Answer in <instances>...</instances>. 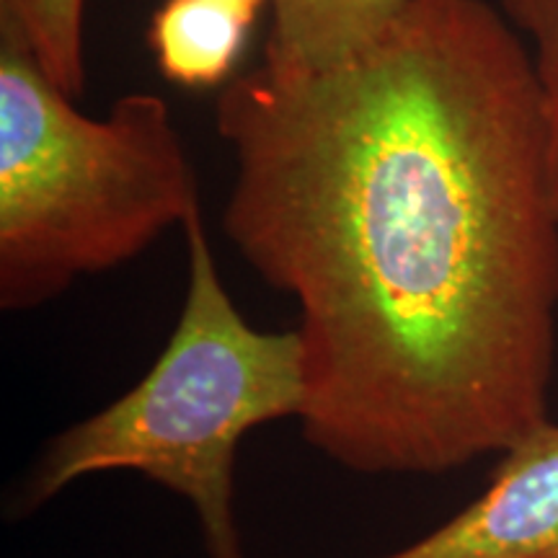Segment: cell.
I'll list each match as a JSON object with an SVG mask.
<instances>
[{
    "mask_svg": "<svg viewBox=\"0 0 558 558\" xmlns=\"http://www.w3.org/2000/svg\"><path fill=\"white\" fill-rule=\"evenodd\" d=\"M222 228L298 303L303 437L362 476H442L548 422L558 215L533 58L484 0H409L316 73L215 107Z\"/></svg>",
    "mask_w": 558,
    "mask_h": 558,
    "instance_id": "1",
    "label": "cell"
},
{
    "mask_svg": "<svg viewBox=\"0 0 558 558\" xmlns=\"http://www.w3.org/2000/svg\"><path fill=\"white\" fill-rule=\"evenodd\" d=\"M190 282L169 344L137 386L47 442L19 492L24 512L104 473H135L192 507L209 558H246L235 460L248 432L303 414L298 331H259L230 300L202 209L186 220Z\"/></svg>",
    "mask_w": 558,
    "mask_h": 558,
    "instance_id": "2",
    "label": "cell"
},
{
    "mask_svg": "<svg viewBox=\"0 0 558 558\" xmlns=\"http://www.w3.org/2000/svg\"><path fill=\"white\" fill-rule=\"evenodd\" d=\"M0 37V308L34 311L122 267L199 209L171 109L122 96L94 120Z\"/></svg>",
    "mask_w": 558,
    "mask_h": 558,
    "instance_id": "3",
    "label": "cell"
},
{
    "mask_svg": "<svg viewBox=\"0 0 558 558\" xmlns=\"http://www.w3.org/2000/svg\"><path fill=\"white\" fill-rule=\"evenodd\" d=\"M380 558H558V424L530 429L469 507Z\"/></svg>",
    "mask_w": 558,
    "mask_h": 558,
    "instance_id": "4",
    "label": "cell"
},
{
    "mask_svg": "<svg viewBox=\"0 0 558 558\" xmlns=\"http://www.w3.org/2000/svg\"><path fill=\"white\" fill-rule=\"evenodd\" d=\"M269 5L264 65L275 73H316L341 65L383 37L409 0H269Z\"/></svg>",
    "mask_w": 558,
    "mask_h": 558,
    "instance_id": "5",
    "label": "cell"
},
{
    "mask_svg": "<svg viewBox=\"0 0 558 558\" xmlns=\"http://www.w3.org/2000/svg\"><path fill=\"white\" fill-rule=\"evenodd\" d=\"M251 24L213 0H166L153 13L148 41L166 78L186 88H213L233 73Z\"/></svg>",
    "mask_w": 558,
    "mask_h": 558,
    "instance_id": "6",
    "label": "cell"
},
{
    "mask_svg": "<svg viewBox=\"0 0 558 558\" xmlns=\"http://www.w3.org/2000/svg\"><path fill=\"white\" fill-rule=\"evenodd\" d=\"M83 5L86 0H0V37L19 41L70 99L86 83Z\"/></svg>",
    "mask_w": 558,
    "mask_h": 558,
    "instance_id": "7",
    "label": "cell"
},
{
    "mask_svg": "<svg viewBox=\"0 0 558 558\" xmlns=\"http://www.w3.org/2000/svg\"><path fill=\"white\" fill-rule=\"evenodd\" d=\"M507 21L533 39V68L538 75L543 122H546L548 192L558 215V0H499Z\"/></svg>",
    "mask_w": 558,
    "mask_h": 558,
    "instance_id": "8",
    "label": "cell"
},
{
    "mask_svg": "<svg viewBox=\"0 0 558 558\" xmlns=\"http://www.w3.org/2000/svg\"><path fill=\"white\" fill-rule=\"evenodd\" d=\"M213 3L228 5V9L243 13L248 21H256V16H259L262 9L269 3V0H213Z\"/></svg>",
    "mask_w": 558,
    "mask_h": 558,
    "instance_id": "9",
    "label": "cell"
}]
</instances>
